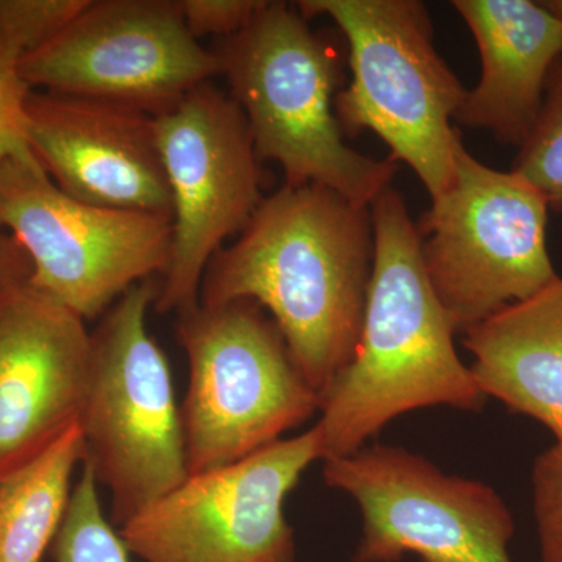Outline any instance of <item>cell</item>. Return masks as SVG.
Here are the masks:
<instances>
[{"label": "cell", "instance_id": "1", "mask_svg": "<svg viewBox=\"0 0 562 562\" xmlns=\"http://www.w3.org/2000/svg\"><path fill=\"white\" fill-rule=\"evenodd\" d=\"M372 262L371 206L317 184H284L214 255L201 305H260L322 398L357 350Z\"/></svg>", "mask_w": 562, "mask_h": 562}, {"label": "cell", "instance_id": "2", "mask_svg": "<svg viewBox=\"0 0 562 562\" xmlns=\"http://www.w3.org/2000/svg\"><path fill=\"white\" fill-rule=\"evenodd\" d=\"M371 217L373 262L360 339L321 398L314 425L321 461L358 452L414 409L480 412L487 401L454 349L457 331L425 271L419 227L401 192L386 188Z\"/></svg>", "mask_w": 562, "mask_h": 562}, {"label": "cell", "instance_id": "3", "mask_svg": "<svg viewBox=\"0 0 562 562\" xmlns=\"http://www.w3.org/2000/svg\"><path fill=\"white\" fill-rule=\"evenodd\" d=\"M213 52L258 160L279 162L284 184H317L366 206L391 187L394 161L373 160L344 143L333 111L341 57L301 11L265 0L243 31Z\"/></svg>", "mask_w": 562, "mask_h": 562}, {"label": "cell", "instance_id": "4", "mask_svg": "<svg viewBox=\"0 0 562 562\" xmlns=\"http://www.w3.org/2000/svg\"><path fill=\"white\" fill-rule=\"evenodd\" d=\"M306 21L330 18L349 44L351 80L335 99L341 131H369L439 201L454 177L460 133L453 131L465 90L432 43L419 0H301Z\"/></svg>", "mask_w": 562, "mask_h": 562}, {"label": "cell", "instance_id": "5", "mask_svg": "<svg viewBox=\"0 0 562 562\" xmlns=\"http://www.w3.org/2000/svg\"><path fill=\"white\" fill-rule=\"evenodd\" d=\"M155 280L135 284L91 333L79 414L85 461L124 525L190 475L181 408L165 351L147 330Z\"/></svg>", "mask_w": 562, "mask_h": 562}, {"label": "cell", "instance_id": "6", "mask_svg": "<svg viewBox=\"0 0 562 562\" xmlns=\"http://www.w3.org/2000/svg\"><path fill=\"white\" fill-rule=\"evenodd\" d=\"M177 319L190 362L181 406L190 473L243 460L319 412V394L257 303H199Z\"/></svg>", "mask_w": 562, "mask_h": 562}, {"label": "cell", "instance_id": "7", "mask_svg": "<svg viewBox=\"0 0 562 562\" xmlns=\"http://www.w3.org/2000/svg\"><path fill=\"white\" fill-rule=\"evenodd\" d=\"M449 190L419 227L422 260L453 330L465 333L558 279L547 249L549 205L519 172L458 146Z\"/></svg>", "mask_w": 562, "mask_h": 562}, {"label": "cell", "instance_id": "8", "mask_svg": "<svg viewBox=\"0 0 562 562\" xmlns=\"http://www.w3.org/2000/svg\"><path fill=\"white\" fill-rule=\"evenodd\" d=\"M0 228L27 254L32 286L85 322L171 262V217L76 201L31 150L0 160Z\"/></svg>", "mask_w": 562, "mask_h": 562}, {"label": "cell", "instance_id": "9", "mask_svg": "<svg viewBox=\"0 0 562 562\" xmlns=\"http://www.w3.org/2000/svg\"><path fill=\"white\" fill-rule=\"evenodd\" d=\"M154 127L172 203L171 262L154 308L180 316L199 306L210 261L261 205L260 160L243 110L210 81Z\"/></svg>", "mask_w": 562, "mask_h": 562}, {"label": "cell", "instance_id": "10", "mask_svg": "<svg viewBox=\"0 0 562 562\" xmlns=\"http://www.w3.org/2000/svg\"><path fill=\"white\" fill-rule=\"evenodd\" d=\"M327 486L357 502L362 535L355 562H514V519L490 484L447 475L403 447L375 443L324 461Z\"/></svg>", "mask_w": 562, "mask_h": 562}, {"label": "cell", "instance_id": "11", "mask_svg": "<svg viewBox=\"0 0 562 562\" xmlns=\"http://www.w3.org/2000/svg\"><path fill=\"white\" fill-rule=\"evenodd\" d=\"M321 458L313 427L232 464L190 473L122 525L121 538L146 562H294L284 501Z\"/></svg>", "mask_w": 562, "mask_h": 562}, {"label": "cell", "instance_id": "12", "mask_svg": "<svg viewBox=\"0 0 562 562\" xmlns=\"http://www.w3.org/2000/svg\"><path fill=\"white\" fill-rule=\"evenodd\" d=\"M33 91L117 103L160 116L220 76L177 0H90L43 49L22 58Z\"/></svg>", "mask_w": 562, "mask_h": 562}, {"label": "cell", "instance_id": "13", "mask_svg": "<svg viewBox=\"0 0 562 562\" xmlns=\"http://www.w3.org/2000/svg\"><path fill=\"white\" fill-rule=\"evenodd\" d=\"M25 143L49 179L76 201L172 220L150 114L32 90L25 101Z\"/></svg>", "mask_w": 562, "mask_h": 562}, {"label": "cell", "instance_id": "14", "mask_svg": "<svg viewBox=\"0 0 562 562\" xmlns=\"http://www.w3.org/2000/svg\"><path fill=\"white\" fill-rule=\"evenodd\" d=\"M91 333L29 283L0 294V476L79 420Z\"/></svg>", "mask_w": 562, "mask_h": 562}, {"label": "cell", "instance_id": "15", "mask_svg": "<svg viewBox=\"0 0 562 562\" xmlns=\"http://www.w3.org/2000/svg\"><path fill=\"white\" fill-rule=\"evenodd\" d=\"M482 57V79L454 120L506 146H522L562 57V18L531 0H453Z\"/></svg>", "mask_w": 562, "mask_h": 562}, {"label": "cell", "instance_id": "16", "mask_svg": "<svg viewBox=\"0 0 562 562\" xmlns=\"http://www.w3.org/2000/svg\"><path fill=\"white\" fill-rule=\"evenodd\" d=\"M487 398L541 422L562 441V279L464 333Z\"/></svg>", "mask_w": 562, "mask_h": 562}, {"label": "cell", "instance_id": "17", "mask_svg": "<svg viewBox=\"0 0 562 562\" xmlns=\"http://www.w3.org/2000/svg\"><path fill=\"white\" fill-rule=\"evenodd\" d=\"M79 422L0 476V562H41L65 519L72 475L83 464Z\"/></svg>", "mask_w": 562, "mask_h": 562}, {"label": "cell", "instance_id": "18", "mask_svg": "<svg viewBox=\"0 0 562 562\" xmlns=\"http://www.w3.org/2000/svg\"><path fill=\"white\" fill-rule=\"evenodd\" d=\"M65 519L54 541L55 562H131L128 547L103 514L99 482L83 462Z\"/></svg>", "mask_w": 562, "mask_h": 562}, {"label": "cell", "instance_id": "19", "mask_svg": "<svg viewBox=\"0 0 562 562\" xmlns=\"http://www.w3.org/2000/svg\"><path fill=\"white\" fill-rule=\"evenodd\" d=\"M514 171L541 192L549 209L562 211V57L550 74L541 113L520 146Z\"/></svg>", "mask_w": 562, "mask_h": 562}, {"label": "cell", "instance_id": "20", "mask_svg": "<svg viewBox=\"0 0 562 562\" xmlns=\"http://www.w3.org/2000/svg\"><path fill=\"white\" fill-rule=\"evenodd\" d=\"M90 0H0V38L18 60L57 38Z\"/></svg>", "mask_w": 562, "mask_h": 562}, {"label": "cell", "instance_id": "21", "mask_svg": "<svg viewBox=\"0 0 562 562\" xmlns=\"http://www.w3.org/2000/svg\"><path fill=\"white\" fill-rule=\"evenodd\" d=\"M532 497L543 562H562V441L539 454Z\"/></svg>", "mask_w": 562, "mask_h": 562}, {"label": "cell", "instance_id": "22", "mask_svg": "<svg viewBox=\"0 0 562 562\" xmlns=\"http://www.w3.org/2000/svg\"><path fill=\"white\" fill-rule=\"evenodd\" d=\"M31 91L22 80L20 60L0 38V160L29 150L25 101Z\"/></svg>", "mask_w": 562, "mask_h": 562}, {"label": "cell", "instance_id": "23", "mask_svg": "<svg viewBox=\"0 0 562 562\" xmlns=\"http://www.w3.org/2000/svg\"><path fill=\"white\" fill-rule=\"evenodd\" d=\"M184 25L195 40L231 38L241 32L265 0H177Z\"/></svg>", "mask_w": 562, "mask_h": 562}, {"label": "cell", "instance_id": "24", "mask_svg": "<svg viewBox=\"0 0 562 562\" xmlns=\"http://www.w3.org/2000/svg\"><path fill=\"white\" fill-rule=\"evenodd\" d=\"M32 277V262L21 244L0 228V294L29 283Z\"/></svg>", "mask_w": 562, "mask_h": 562}, {"label": "cell", "instance_id": "25", "mask_svg": "<svg viewBox=\"0 0 562 562\" xmlns=\"http://www.w3.org/2000/svg\"><path fill=\"white\" fill-rule=\"evenodd\" d=\"M546 5L549 7L557 16L562 18V2H549L546 3Z\"/></svg>", "mask_w": 562, "mask_h": 562}]
</instances>
